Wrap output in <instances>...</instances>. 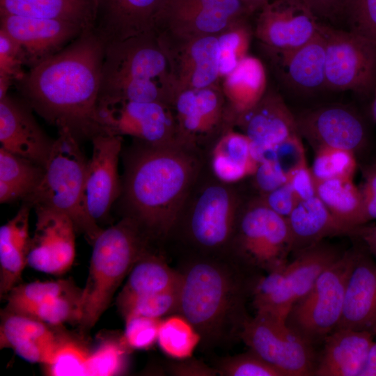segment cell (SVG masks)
Here are the masks:
<instances>
[{"label": "cell", "instance_id": "obj_17", "mask_svg": "<svg viewBox=\"0 0 376 376\" xmlns=\"http://www.w3.org/2000/svg\"><path fill=\"white\" fill-rule=\"evenodd\" d=\"M36 228L31 237L27 265L46 274L59 275L67 272L75 258L73 221L55 210L37 206Z\"/></svg>", "mask_w": 376, "mask_h": 376}, {"label": "cell", "instance_id": "obj_7", "mask_svg": "<svg viewBox=\"0 0 376 376\" xmlns=\"http://www.w3.org/2000/svg\"><path fill=\"white\" fill-rule=\"evenodd\" d=\"M359 251L354 246L344 251L295 302L288 315V326L313 345L322 342L340 322L347 283Z\"/></svg>", "mask_w": 376, "mask_h": 376}, {"label": "cell", "instance_id": "obj_27", "mask_svg": "<svg viewBox=\"0 0 376 376\" xmlns=\"http://www.w3.org/2000/svg\"><path fill=\"white\" fill-rule=\"evenodd\" d=\"M375 334L370 331L336 329L323 340L315 376H361Z\"/></svg>", "mask_w": 376, "mask_h": 376}, {"label": "cell", "instance_id": "obj_15", "mask_svg": "<svg viewBox=\"0 0 376 376\" xmlns=\"http://www.w3.org/2000/svg\"><path fill=\"white\" fill-rule=\"evenodd\" d=\"M157 36L169 62L175 96L185 90L220 84L217 36L187 39Z\"/></svg>", "mask_w": 376, "mask_h": 376}, {"label": "cell", "instance_id": "obj_38", "mask_svg": "<svg viewBox=\"0 0 376 376\" xmlns=\"http://www.w3.org/2000/svg\"><path fill=\"white\" fill-rule=\"evenodd\" d=\"M246 19L245 17L235 21L217 36L221 81L249 55L253 31Z\"/></svg>", "mask_w": 376, "mask_h": 376}, {"label": "cell", "instance_id": "obj_57", "mask_svg": "<svg viewBox=\"0 0 376 376\" xmlns=\"http://www.w3.org/2000/svg\"><path fill=\"white\" fill-rule=\"evenodd\" d=\"M361 376H376V340L374 341Z\"/></svg>", "mask_w": 376, "mask_h": 376}, {"label": "cell", "instance_id": "obj_45", "mask_svg": "<svg viewBox=\"0 0 376 376\" xmlns=\"http://www.w3.org/2000/svg\"><path fill=\"white\" fill-rule=\"evenodd\" d=\"M125 344L109 340L104 342L89 354L86 376H111L121 373L125 368Z\"/></svg>", "mask_w": 376, "mask_h": 376}, {"label": "cell", "instance_id": "obj_29", "mask_svg": "<svg viewBox=\"0 0 376 376\" xmlns=\"http://www.w3.org/2000/svg\"><path fill=\"white\" fill-rule=\"evenodd\" d=\"M287 221L292 235L293 253L329 237L351 236L354 230L338 220L317 196L300 201Z\"/></svg>", "mask_w": 376, "mask_h": 376}, {"label": "cell", "instance_id": "obj_54", "mask_svg": "<svg viewBox=\"0 0 376 376\" xmlns=\"http://www.w3.org/2000/svg\"><path fill=\"white\" fill-rule=\"evenodd\" d=\"M319 18L334 19L343 14L347 0H303Z\"/></svg>", "mask_w": 376, "mask_h": 376}, {"label": "cell", "instance_id": "obj_9", "mask_svg": "<svg viewBox=\"0 0 376 376\" xmlns=\"http://www.w3.org/2000/svg\"><path fill=\"white\" fill-rule=\"evenodd\" d=\"M145 80L165 83L174 93L169 62L154 31L106 46L98 100Z\"/></svg>", "mask_w": 376, "mask_h": 376}, {"label": "cell", "instance_id": "obj_35", "mask_svg": "<svg viewBox=\"0 0 376 376\" xmlns=\"http://www.w3.org/2000/svg\"><path fill=\"white\" fill-rule=\"evenodd\" d=\"M181 273L159 258L146 253L134 264L118 295H148L180 288Z\"/></svg>", "mask_w": 376, "mask_h": 376}, {"label": "cell", "instance_id": "obj_14", "mask_svg": "<svg viewBox=\"0 0 376 376\" xmlns=\"http://www.w3.org/2000/svg\"><path fill=\"white\" fill-rule=\"evenodd\" d=\"M172 108L180 140L200 150L233 127L220 84L178 93Z\"/></svg>", "mask_w": 376, "mask_h": 376}, {"label": "cell", "instance_id": "obj_25", "mask_svg": "<svg viewBox=\"0 0 376 376\" xmlns=\"http://www.w3.org/2000/svg\"><path fill=\"white\" fill-rule=\"evenodd\" d=\"M339 328L376 332V262L364 246L360 247L347 283L343 313L336 329Z\"/></svg>", "mask_w": 376, "mask_h": 376}, {"label": "cell", "instance_id": "obj_11", "mask_svg": "<svg viewBox=\"0 0 376 376\" xmlns=\"http://www.w3.org/2000/svg\"><path fill=\"white\" fill-rule=\"evenodd\" d=\"M325 47V88L366 93L376 86V43L351 31L320 24Z\"/></svg>", "mask_w": 376, "mask_h": 376}, {"label": "cell", "instance_id": "obj_43", "mask_svg": "<svg viewBox=\"0 0 376 376\" xmlns=\"http://www.w3.org/2000/svg\"><path fill=\"white\" fill-rule=\"evenodd\" d=\"M81 292L63 294L31 307L23 313L31 315L50 325H59L79 318Z\"/></svg>", "mask_w": 376, "mask_h": 376}, {"label": "cell", "instance_id": "obj_20", "mask_svg": "<svg viewBox=\"0 0 376 376\" xmlns=\"http://www.w3.org/2000/svg\"><path fill=\"white\" fill-rule=\"evenodd\" d=\"M251 141L260 162L264 156L291 136L299 134L296 117L282 97L267 90L251 109L238 116L233 123Z\"/></svg>", "mask_w": 376, "mask_h": 376}, {"label": "cell", "instance_id": "obj_21", "mask_svg": "<svg viewBox=\"0 0 376 376\" xmlns=\"http://www.w3.org/2000/svg\"><path fill=\"white\" fill-rule=\"evenodd\" d=\"M300 136L316 148L330 146L355 152L366 141L361 118L343 105H328L307 111L296 117Z\"/></svg>", "mask_w": 376, "mask_h": 376}, {"label": "cell", "instance_id": "obj_59", "mask_svg": "<svg viewBox=\"0 0 376 376\" xmlns=\"http://www.w3.org/2000/svg\"><path fill=\"white\" fill-rule=\"evenodd\" d=\"M251 13L260 10L263 6L271 0H241Z\"/></svg>", "mask_w": 376, "mask_h": 376}, {"label": "cell", "instance_id": "obj_60", "mask_svg": "<svg viewBox=\"0 0 376 376\" xmlns=\"http://www.w3.org/2000/svg\"><path fill=\"white\" fill-rule=\"evenodd\" d=\"M373 92H374V95H373V100L372 106H371V111H372V114L374 118V120L376 123V86L373 90Z\"/></svg>", "mask_w": 376, "mask_h": 376}, {"label": "cell", "instance_id": "obj_19", "mask_svg": "<svg viewBox=\"0 0 376 376\" xmlns=\"http://www.w3.org/2000/svg\"><path fill=\"white\" fill-rule=\"evenodd\" d=\"M0 15V29L17 42L29 68L57 54L86 31L68 21Z\"/></svg>", "mask_w": 376, "mask_h": 376}, {"label": "cell", "instance_id": "obj_32", "mask_svg": "<svg viewBox=\"0 0 376 376\" xmlns=\"http://www.w3.org/2000/svg\"><path fill=\"white\" fill-rule=\"evenodd\" d=\"M1 15L68 21L93 29L95 0H0Z\"/></svg>", "mask_w": 376, "mask_h": 376}, {"label": "cell", "instance_id": "obj_36", "mask_svg": "<svg viewBox=\"0 0 376 376\" xmlns=\"http://www.w3.org/2000/svg\"><path fill=\"white\" fill-rule=\"evenodd\" d=\"M285 267L267 273L254 280L251 294L256 314L287 320L295 302V297L287 279Z\"/></svg>", "mask_w": 376, "mask_h": 376}, {"label": "cell", "instance_id": "obj_24", "mask_svg": "<svg viewBox=\"0 0 376 376\" xmlns=\"http://www.w3.org/2000/svg\"><path fill=\"white\" fill-rule=\"evenodd\" d=\"M49 325L31 315L6 309L1 315V348H12L29 362L47 364L65 338L56 336Z\"/></svg>", "mask_w": 376, "mask_h": 376}, {"label": "cell", "instance_id": "obj_5", "mask_svg": "<svg viewBox=\"0 0 376 376\" xmlns=\"http://www.w3.org/2000/svg\"><path fill=\"white\" fill-rule=\"evenodd\" d=\"M88 159L77 136L68 128L58 129L43 177L24 199L31 207L42 206L68 216L76 231L84 235L92 244L102 228L88 214L84 190Z\"/></svg>", "mask_w": 376, "mask_h": 376}, {"label": "cell", "instance_id": "obj_55", "mask_svg": "<svg viewBox=\"0 0 376 376\" xmlns=\"http://www.w3.org/2000/svg\"><path fill=\"white\" fill-rule=\"evenodd\" d=\"M351 237L360 240L376 262V225L359 226L354 228Z\"/></svg>", "mask_w": 376, "mask_h": 376}, {"label": "cell", "instance_id": "obj_48", "mask_svg": "<svg viewBox=\"0 0 376 376\" xmlns=\"http://www.w3.org/2000/svg\"><path fill=\"white\" fill-rule=\"evenodd\" d=\"M125 328L123 342L134 349H147L157 340L161 319L141 315H131L125 318Z\"/></svg>", "mask_w": 376, "mask_h": 376}, {"label": "cell", "instance_id": "obj_18", "mask_svg": "<svg viewBox=\"0 0 376 376\" xmlns=\"http://www.w3.org/2000/svg\"><path fill=\"white\" fill-rule=\"evenodd\" d=\"M91 140L93 152L87 162L84 202L86 212L98 224L108 219L121 194L118 164L122 136L101 134Z\"/></svg>", "mask_w": 376, "mask_h": 376}, {"label": "cell", "instance_id": "obj_4", "mask_svg": "<svg viewBox=\"0 0 376 376\" xmlns=\"http://www.w3.org/2000/svg\"><path fill=\"white\" fill-rule=\"evenodd\" d=\"M146 237L127 217L102 229L97 237L93 244L86 283L79 299L78 322L83 329L95 324L125 276L147 253Z\"/></svg>", "mask_w": 376, "mask_h": 376}, {"label": "cell", "instance_id": "obj_37", "mask_svg": "<svg viewBox=\"0 0 376 376\" xmlns=\"http://www.w3.org/2000/svg\"><path fill=\"white\" fill-rule=\"evenodd\" d=\"M201 337L182 315H171L160 320L157 342L169 357L185 359L191 357Z\"/></svg>", "mask_w": 376, "mask_h": 376}, {"label": "cell", "instance_id": "obj_30", "mask_svg": "<svg viewBox=\"0 0 376 376\" xmlns=\"http://www.w3.org/2000/svg\"><path fill=\"white\" fill-rule=\"evenodd\" d=\"M25 203L17 213L0 228V295H8L16 286L25 266L31 237L30 208Z\"/></svg>", "mask_w": 376, "mask_h": 376}, {"label": "cell", "instance_id": "obj_39", "mask_svg": "<svg viewBox=\"0 0 376 376\" xmlns=\"http://www.w3.org/2000/svg\"><path fill=\"white\" fill-rule=\"evenodd\" d=\"M179 289L155 294L118 295V307L124 318L141 315L160 319L178 312Z\"/></svg>", "mask_w": 376, "mask_h": 376}, {"label": "cell", "instance_id": "obj_1", "mask_svg": "<svg viewBox=\"0 0 376 376\" xmlns=\"http://www.w3.org/2000/svg\"><path fill=\"white\" fill-rule=\"evenodd\" d=\"M105 49L94 29L83 31L15 82L23 100L47 123L68 128L77 138L103 134L97 111Z\"/></svg>", "mask_w": 376, "mask_h": 376}, {"label": "cell", "instance_id": "obj_34", "mask_svg": "<svg viewBox=\"0 0 376 376\" xmlns=\"http://www.w3.org/2000/svg\"><path fill=\"white\" fill-rule=\"evenodd\" d=\"M316 196L340 222L354 229L365 224L363 199L353 179L315 181Z\"/></svg>", "mask_w": 376, "mask_h": 376}, {"label": "cell", "instance_id": "obj_47", "mask_svg": "<svg viewBox=\"0 0 376 376\" xmlns=\"http://www.w3.org/2000/svg\"><path fill=\"white\" fill-rule=\"evenodd\" d=\"M343 14L350 31L376 43V0H347Z\"/></svg>", "mask_w": 376, "mask_h": 376}, {"label": "cell", "instance_id": "obj_61", "mask_svg": "<svg viewBox=\"0 0 376 376\" xmlns=\"http://www.w3.org/2000/svg\"><path fill=\"white\" fill-rule=\"evenodd\" d=\"M375 335H376V332H375Z\"/></svg>", "mask_w": 376, "mask_h": 376}, {"label": "cell", "instance_id": "obj_58", "mask_svg": "<svg viewBox=\"0 0 376 376\" xmlns=\"http://www.w3.org/2000/svg\"><path fill=\"white\" fill-rule=\"evenodd\" d=\"M13 83L15 84V81L10 77L0 74V100L8 94V88Z\"/></svg>", "mask_w": 376, "mask_h": 376}, {"label": "cell", "instance_id": "obj_22", "mask_svg": "<svg viewBox=\"0 0 376 376\" xmlns=\"http://www.w3.org/2000/svg\"><path fill=\"white\" fill-rule=\"evenodd\" d=\"M32 109L7 94L0 100V143L5 150L45 168L54 139L36 122Z\"/></svg>", "mask_w": 376, "mask_h": 376}, {"label": "cell", "instance_id": "obj_13", "mask_svg": "<svg viewBox=\"0 0 376 376\" xmlns=\"http://www.w3.org/2000/svg\"><path fill=\"white\" fill-rule=\"evenodd\" d=\"M103 134L130 136L152 146L182 142L172 106L162 102L97 104Z\"/></svg>", "mask_w": 376, "mask_h": 376}, {"label": "cell", "instance_id": "obj_6", "mask_svg": "<svg viewBox=\"0 0 376 376\" xmlns=\"http://www.w3.org/2000/svg\"><path fill=\"white\" fill-rule=\"evenodd\" d=\"M242 205L233 185L219 181L210 173L204 179L203 171L178 224L183 223L188 240L199 250L222 251L230 248Z\"/></svg>", "mask_w": 376, "mask_h": 376}, {"label": "cell", "instance_id": "obj_2", "mask_svg": "<svg viewBox=\"0 0 376 376\" xmlns=\"http://www.w3.org/2000/svg\"><path fill=\"white\" fill-rule=\"evenodd\" d=\"M136 143L125 159L120 194L125 217L146 237L164 238L175 228L204 169L203 156L200 149L183 142Z\"/></svg>", "mask_w": 376, "mask_h": 376}, {"label": "cell", "instance_id": "obj_41", "mask_svg": "<svg viewBox=\"0 0 376 376\" xmlns=\"http://www.w3.org/2000/svg\"><path fill=\"white\" fill-rule=\"evenodd\" d=\"M315 150L311 169L315 181L334 178L353 179L357 169L354 152L326 146H319Z\"/></svg>", "mask_w": 376, "mask_h": 376}, {"label": "cell", "instance_id": "obj_16", "mask_svg": "<svg viewBox=\"0 0 376 376\" xmlns=\"http://www.w3.org/2000/svg\"><path fill=\"white\" fill-rule=\"evenodd\" d=\"M320 24L303 0H271L260 9L254 34L265 49L288 50L312 40Z\"/></svg>", "mask_w": 376, "mask_h": 376}, {"label": "cell", "instance_id": "obj_12", "mask_svg": "<svg viewBox=\"0 0 376 376\" xmlns=\"http://www.w3.org/2000/svg\"><path fill=\"white\" fill-rule=\"evenodd\" d=\"M250 14L241 0H164L154 31L175 39L217 36Z\"/></svg>", "mask_w": 376, "mask_h": 376}, {"label": "cell", "instance_id": "obj_50", "mask_svg": "<svg viewBox=\"0 0 376 376\" xmlns=\"http://www.w3.org/2000/svg\"><path fill=\"white\" fill-rule=\"evenodd\" d=\"M252 178L254 186L260 195L287 183L288 175L274 159L265 157L259 162Z\"/></svg>", "mask_w": 376, "mask_h": 376}, {"label": "cell", "instance_id": "obj_46", "mask_svg": "<svg viewBox=\"0 0 376 376\" xmlns=\"http://www.w3.org/2000/svg\"><path fill=\"white\" fill-rule=\"evenodd\" d=\"M219 373L226 376H283L279 370L251 350L221 362Z\"/></svg>", "mask_w": 376, "mask_h": 376}, {"label": "cell", "instance_id": "obj_26", "mask_svg": "<svg viewBox=\"0 0 376 376\" xmlns=\"http://www.w3.org/2000/svg\"><path fill=\"white\" fill-rule=\"evenodd\" d=\"M281 80L290 88L312 92L325 88V47L320 31L309 42L295 49H265Z\"/></svg>", "mask_w": 376, "mask_h": 376}, {"label": "cell", "instance_id": "obj_33", "mask_svg": "<svg viewBox=\"0 0 376 376\" xmlns=\"http://www.w3.org/2000/svg\"><path fill=\"white\" fill-rule=\"evenodd\" d=\"M334 246L323 241L295 253L285 273L295 301L304 297L320 275L343 254Z\"/></svg>", "mask_w": 376, "mask_h": 376}, {"label": "cell", "instance_id": "obj_10", "mask_svg": "<svg viewBox=\"0 0 376 376\" xmlns=\"http://www.w3.org/2000/svg\"><path fill=\"white\" fill-rule=\"evenodd\" d=\"M239 335L249 350L283 376L314 375L318 357L313 345L290 328L286 320L256 314L244 321Z\"/></svg>", "mask_w": 376, "mask_h": 376}, {"label": "cell", "instance_id": "obj_8", "mask_svg": "<svg viewBox=\"0 0 376 376\" xmlns=\"http://www.w3.org/2000/svg\"><path fill=\"white\" fill-rule=\"evenodd\" d=\"M242 262L267 273L281 269L292 249L287 219L258 196L243 204L230 246Z\"/></svg>", "mask_w": 376, "mask_h": 376}, {"label": "cell", "instance_id": "obj_40", "mask_svg": "<svg viewBox=\"0 0 376 376\" xmlns=\"http://www.w3.org/2000/svg\"><path fill=\"white\" fill-rule=\"evenodd\" d=\"M68 281H35L15 286L8 295V310L24 313L31 307L73 292Z\"/></svg>", "mask_w": 376, "mask_h": 376}, {"label": "cell", "instance_id": "obj_56", "mask_svg": "<svg viewBox=\"0 0 376 376\" xmlns=\"http://www.w3.org/2000/svg\"><path fill=\"white\" fill-rule=\"evenodd\" d=\"M173 373L180 375H212L214 372L198 362H186L175 365Z\"/></svg>", "mask_w": 376, "mask_h": 376}, {"label": "cell", "instance_id": "obj_51", "mask_svg": "<svg viewBox=\"0 0 376 376\" xmlns=\"http://www.w3.org/2000/svg\"><path fill=\"white\" fill-rule=\"evenodd\" d=\"M258 197L272 210L285 219L300 201L288 182Z\"/></svg>", "mask_w": 376, "mask_h": 376}, {"label": "cell", "instance_id": "obj_42", "mask_svg": "<svg viewBox=\"0 0 376 376\" xmlns=\"http://www.w3.org/2000/svg\"><path fill=\"white\" fill-rule=\"evenodd\" d=\"M44 172L42 166L0 148V181L22 188L28 196L40 182Z\"/></svg>", "mask_w": 376, "mask_h": 376}, {"label": "cell", "instance_id": "obj_31", "mask_svg": "<svg viewBox=\"0 0 376 376\" xmlns=\"http://www.w3.org/2000/svg\"><path fill=\"white\" fill-rule=\"evenodd\" d=\"M233 126L235 118L251 109L267 91V74L258 58L247 55L221 82Z\"/></svg>", "mask_w": 376, "mask_h": 376}, {"label": "cell", "instance_id": "obj_49", "mask_svg": "<svg viewBox=\"0 0 376 376\" xmlns=\"http://www.w3.org/2000/svg\"><path fill=\"white\" fill-rule=\"evenodd\" d=\"M24 65H26V61L21 47L0 29V74L10 77L15 84L25 74L22 70Z\"/></svg>", "mask_w": 376, "mask_h": 376}, {"label": "cell", "instance_id": "obj_23", "mask_svg": "<svg viewBox=\"0 0 376 376\" xmlns=\"http://www.w3.org/2000/svg\"><path fill=\"white\" fill-rule=\"evenodd\" d=\"M95 1L96 16L93 29L107 46L153 31L164 0Z\"/></svg>", "mask_w": 376, "mask_h": 376}, {"label": "cell", "instance_id": "obj_28", "mask_svg": "<svg viewBox=\"0 0 376 376\" xmlns=\"http://www.w3.org/2000/svg\"><path fill=\"white\" fill-rule=\"evenodd\" d=\"M258 163L250 139L233 127L226 129L214 141L210 151V173L228 185L252 177Z\"/></svg>", "mask_w": 376, "mask_h": 376}, {"label": "cell", "instance_id": "obj_53", "mask_svg": "<svg viewBox=\"0 0 376 376\" xmlns=\"http://www.w3.org/2000/svg\"><path fill=\"white\" fill-rule=\"evenodd\" d=\"M363 182L359 187L363 205L365 224L376 219V163L366 165L362 170Z\"/></svg>", "mask_w": 376, "mask_h": 376}, {"label": "cell", "instance_id": "obj_44", "mask_svg": "<svg viewBox=\"0 0 376 376\" xmlns=\"http://www.w3.org/2000/svg\"><path fill=\"white\" fill-rule=\"evenodd\" d=\"M89 354L81 344L65 338L52 361L45 365L46 373L52 376L86 375Z\"/></svg>", "mask_w": 376, "mask_h": 376}, {"label": "cell", "instance_id": "obj_52", "mask_svg": "<svg viewBox=\"0 0 376 376\" xmlns=\"http://www.w3.org/2000/svg\"><path fill=\"white\" fill-rule=\"evenodd\" d=\"M288 182L299 201L316 196L315 180L306 159L289 173Z\"/></svg>", "mask_w": 376, "mask_h": 376}, {"label": "cell", "instance_id": "obj_3", "mask_svg": "<svg viewBox=\"0 0 376 376\" xmlns=\"http://www.w3.org/2000/svg\"><path fill=\"white\" fill-rule=\"evenodd\" d=\"M244 283L220 263L200 259L181 273L178 312L203 338L221 335L227 321L241 325L248 318L244 312Z\"/></svg>", "mask_w": 376, "mask_h": 376}]
</instances>
